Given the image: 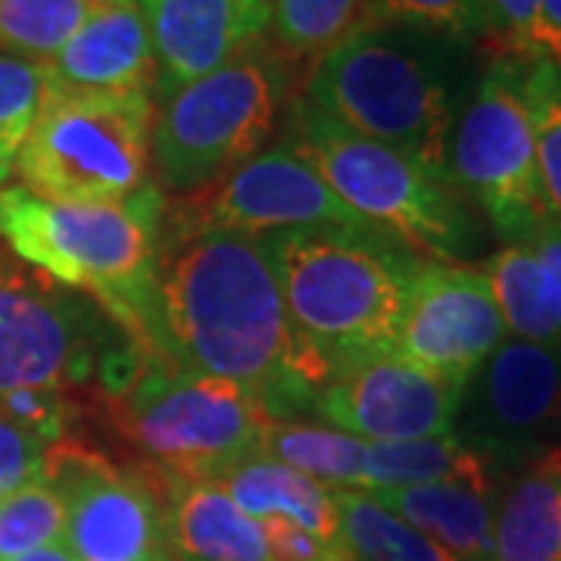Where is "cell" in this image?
I'll list each match as a JSON object with an SVG mask.
<instances>
[{"instance_id":"cell-38","label":"cell","mask_w":561,"mask_h":561,"mask_svg":"<svg viewBox=\"0 0 561 561\" xmlns=\"http://www.w3.org/2000/svg\"><path fill=\"white\" fill-rule=\"evenodd\" d=\"M537 468H540V471H546L552 481H559V486H561V440L556 443V446H549V449L542 453L540 461H537Z\"/></svg>"},{"instance_id":"cell-23","label":"cell","mask_w":561,"mask_h":561,"mask_svg":"<svg viewBox=\"0 0 561 561\" xmlns=\"http://www.w3.org/2000/svg\"><path fill=\"white\" fill-rule=\"evenodd\" d=\"M490 561H561V486L537 465L502 496Z\"/></svg>"},{"instance_id":"cell-26","label":"cell","mask_w":561,"mask_h":561,"mask_svg":"<svg viewBox=\"0 0 561 561\" xmlns=\"http://www.w3.org/2000/svg\"><path fill=\"white\" fill-rule=\"evenodd\" d=\"M337 505L343 540L356 561H461L365 490H337Z\"/></svg>"},{"instance_id":"cell-24","label":"cell","mask_w":561,"mask_h":561,"mask_svg":"<svg viewBox=\"0 0 561 561\" xmlns=\"http://www.w3.org/2000/svg\"><path fill=\"white\" fill-rule=\"evenodd\" d=\"M368 443L343 434L337 427H321L306 421H272L262 437V456L300 471L312 481L362 490V465Z\"/></svg>"},{"instance_id":"cell-16","label":"cell","mask_w":561,"mask_h":561,"mask_svg":"<svg viewBox=\"0 0 561 561\" xmlns=\"http://www.w3.org/2000/svg\"><path fill=\"white\" fill-rule=\"evenodd\" d=\"M157 54V101L209 76L268 32L272 0H144Z\"/></svg>"},{"instance_id":"cell-10","label":"cell","mask_w":561,"mask_h":561,"mask_svg":"<svg viewBox=\"0 0 561 561\" xmlns=\"http://www.w3.org/2000/svg\"><path fill=\"white\" fill-rule=\"evenodd\" d=\"M201 194L206 197L187 203L184 216H175L172 231H375L284 140L256 153Z\"/></svg>"},{"instance_id":"cell-7","label":"cell","mask_w":561,"mask_h":561,"mask_svg":"<svg viewBox=\"0 0 561 561\" xmlns=\"http://www.w3.org/2000/svg\"><path fill=\"white\" fill-rule=\"evenodd\" d=\"M106 402L113 427L165 478L216 481L260 453L275 421L238 383L179 371L162 362H147Z\"/></svg>"},{"instance_id":"cell-34","label":"cell","mask_w":561,"mask_h":561,"mask_svg":"<svg viewBox=\"0 0 561 561\" xmlns=\"http://www.w3.org/2000/svg\"><path fill=\"white\" fill-rule=\"evenodd\" d=\"M260 524L272 561H356L350 549L319 540L316 534L287 518H262Z\"/></svg>"},{"instance_id":"cell-4","label":"cell","mask_w":561,"mask_h":561,"mask_svg":"<svg viewBox=\"0 0 561 561\" xmlns=\"http://www.w3.org/2000/svg\"><path fill=\"white\" fill-rule=\"evenodd\" d=\"M324 184L375 231L409 253L459 260L474 243V221L453 179L434 175L405 153L343 128L302 94L287 103V135Z\"/></svg>"},{"instance_id":"cell-28","label":"cell","mask_w":561,"mask_h":561,"mask_svg":"<svg viewBox=\"0 0 561 561\" xmlns=\"http://www.w3.org/2000/svg\"><path fill=\"white\" fill-rule=\"evenodd\" d=\"M62 530L66 493L57 481L44 478L0 496V561L62 542Z\"/></svg>"},{"instance_id":"cell-14","label":"cell","mask_w":561,"mask_h":561,"mask_svg":"<svg viewBox=\"0 0 561 561\" xmlns=\"http://www.w3.org/2000/svg\"><path fill=\"white\" fill-rule=\"evenodd\" d=\"M62 471V546L79 561H169V524L157 486L98 459L69 453Z\"/></svg>"},{"instance_id":"cell-25","label":"cell","mask_w":561,"mask_h":561,"mask_svg":"<svg viewBox=\"0 0 561 561\" xmlns=\"http://www.w3.org/2000/svg\"><path fill=\"white\" fill-rule=\"evenodd\" d=\"M268 28L287 57L319 62L381 25L368 0H272Z\"/></svg>"},{"instance_id":"cell-36","label":"cell","mask_w":561,"mask_h":561,"mask_svg":"<svg viewBox=\"0 0 561 561\" xmlns=\"http://www.w3.org/2000/svg\"><path fill=\"white\" fill-rule=\"evenodd\" d=\"M527 243L540 253L546 265L556 272V278L561 280V221L549 219L534 238H527Z\"/></svg>"},{"instance_id":"cell-29","label":"cell","mask_w":561,"mask_h":561,"mask_svg":"<svg viewBox=\"0 0 561 561\" xmlns=\"http://www.w3.org/2000/svg\"><path fill=\"white\" fill-rule=\"evenodd\" d=\"M522 79L537 140L542 197L549 213L561 221V66L552 60H524Z\"/></svg>"},{"instance_id":"cell-11","label":"cell","mask_w":561,"mask_h":561,"mask_svg":"<svg viewBox=\"0 0 561 561\" xmlns=\"http://www.w3.org/2000/svg\"><path fill=\"white\" fill-rule=\"evenodd\" d=\"M505 334L483 268L421 262L397 337L402 359L465 390Z\"/></svg>"},{"instance_id":"cell-6","label":"cell","mask_w":561,"mask_h":561,"mask_svg":"<svg viewBox=\"0 0 561 561\" xmlns=\"http://www.w3.org/2000/svg\"><path fill=\"white\" fill-rule=\"evenodd\" d=\"M302 98L343 128L453 179L449 91L434 66L390 32L371 28L316 62Z\"/></svg>"},{"instance_id":"cell-20","label":"cell","mask_w":561,"mask_h":561,"mask_svg":"<svg viewBox=\"0 0 561 561\" xmlns=\"http://www.w3.org/2000/svg\"><path fill=\"white\" fill-rule=\"evenodd\" d=\"M368 496L440 542L456 559H493V493H481L465 483H419L371 490Z\"/></svg>"},{"instance_id":"cell-21","label":"cell","mask_w":561,"mask_h":561,"mask_svg":"<svg viewBox=\"0 0 561 561\" xmlns=\"http://www.w3.org/2000/svg\"><path fill=\"white\" fill-rule=\"evenodd\" d=\"M419 483H465L481 493L496 486V459L456 434L424 440L368 443L362 465V490L419 486Z\"/></svg>"},{"instance_id":"cell-27","label":"cell","mask_w":561,"mask_h":561,"mask_svg":"<svg viewBox=\"0 0 561 561\" xmlns=\"http://www.w3.org/2000/svg\"><path fill=\"white\" fill-rule=\"evenodd\" d=\"M88 10L91 0H0V50L25 60H54Z\"/></svg>"},{"instance_id":"cell-3","label":"cell","mask_w":561,"mask_h":561,"mask_svg":"<svg viewBox=\"0 0 561 561\" xmlns=\"http://www.w3.org/2000/svg\"><path fill=\"white\" fill-rule=\"evenodd\" d=\"M162 213L157 184L116 203L44 201L25 187H7L0 238L47 278L94 294L140 350L153 319Z\"/></svg>"},{"instance_id":"cell-13","label":"cell","mask_w":561,"mask_h":561,"mask_svg":"<svg viewBox=\"0 0 561 561\" xmlns=\"http://www.w3.org/2000/svg\"><path fill=\"white\" fill-rule=\"evenodd\" d=\"M461 387L440 381L400 353L337 371L312 400V412L365 443L449 437L461 412Z\"/></svg>"},{"instance_id":"cell-8","label":"cell","mask_w":561,"mask_h":561,"mask_svg":"<svg viewBox=\"0 0 561 561\" xmlns=\"http://www.w3.org/2000/svg\"><path fill=\"white\" fill-rule=\"evenodd\" d=\"M153 94H91L47 84L16 157L22 187L62 203H116L147 187Z\"/></svg>"},{"instance_id":"cell-1","label":"cell","mask_w":561,"mask_h":561,"mask_svg":"<svg viewBox=\"0 0 561 561\" xmlns=\"http://www.w3.org/2000/svg\"><path fill=\"white\" fill-rule=\"evenodd\" d=\"M140 353L238 383L275 421L312 409L331 381L294 328L265 234L172 231L157 262L153 319Z\"/></svg>"},{"instance_id":"cell-35","label":"cell","mask_w":561,"mask_h":561,"mask_svg":"<svg viewBox=\"0 0 561 561\" xmlns=\"http://www.w3.org/2000/svg\"><path fill=\"white\" fill-rule=\"evenodd\" d=\"M542 60L561 66V0H540Z\"/></svg>"},{"instance_id":"cell-30","label":"cell","mask_w":561,"mask_h":561,"mask_svg":"<svg viewBox=\"0 0 561 561\" xmlns=\"http://www.w3.org/2000/svg\"><path fill=\"white\" fill-rule=\"evenodd\" d=\"M47 62L0 54V181L16 165L22 144L47 98Z\"/></svg>"},{"instance_id":"cell-33","label":"cell","mask_w":561,"mask_h":561,"mask_svg":"<svg viewBox=\"0 0 561 561\" xmlns=\"http://www.w3.org/2000/svg\"><path fill=\"white\" fill-rule=\"evenodd\" d=\"M54 446L13 421L0 419V496L25 483L44 481L54 461Z\"/></svg>"},{"instance_id":"cell-31","label":"cell","mask_w":561,"mask_h":561,"mask_svg":"<svg viewBox=\"0 0 561 561\" xmlns=\"http://www.w3.org/2000/svg\"><path fill=\"white\" fill-rule=\"evenodd\" d=\"M381 28L405 25L461 44H493L483 0H368Z\"/></svg>"},{"instance_id":"cell-39","label":"cell","mask_w":561,"mask_h":561,"mask_svg":"<svg viewBox=\"0 0 561 561\" xmlns=\"http://www.w3.org/2000/svg\"><path fill=\"white\" fill-rule=\"evenodd\" d=\"M0 184H3V181H0Z\"/></svg>"},{"instance_id":"cell-17","label":"cell","mask_w":561,"mask_h":561,"mask_svg":"<svg viewBox=\"0 0 561 561\" xmlns=\"http://www.w3.org/2000/svg\"><path fill=\"white\" fill-rule=\"evenodd\" d=\"M50 84L91 94H157V54L144 0H91L79 32L47 60Z\"/></svg>"},{"instance_id":"cell-18","label":"cell","mask_w":561,"mask_h":561,"mask_svg":"<svg viewBox=\"0 0 561 561\" xmlns=\"http://www.w3.org/2000/svg\"><path fill=\"white\" fill-rule=\"evenodd\" d=\"M165 483L169 546L181 561H272L262 524L221 483L206 478H165Z\"/></svg>"},{"instance_id":"cell-12","label":"cell","mask_w":561,"mask_h":561,"mask_svg":"<svg viewBox=\"0 0 561 561\" xmlns=\"http://www.w3.org/2000/svg\"><path fill=\"white\" fill-rule=\"evenodd\" d=\"M103 328L54 287L0 262V400L84 381Z\"/></svg>"},{"instance_id":"cell-37","label":"cell","mask_w":561,"mask_h":561,"mask_svg":"<svg viewBox=\"0 0 561 561\" xmlns=\"http://www.w3.org/2000/svg\"><path fill=\"white\" fill-rule=\"evenodd\" d=\"M10 561H79L62 542H54V546H41V549H32L25 556H16Z\"/></svg>"},{"instance_id":"cell-5","label":"cell","mask_w":561,"mask_h":561,"mask_svg":"<svg viewBox=\"0 0 561 561\" xmlns=\"http://www.w3.org/2000/svg\"><path fill=\"white\" fill-rule=\"evenodd\" d=\"M290 103V69L265 41L162 101L150 160L162 187L201 194L262 153Z\"/></svg>"},{"instance_id":"cell-15","label":"cell","mask_w":561,"mask_h":561,"mask_svg":"<svg viewBox=\"0 0 561 561\" xmlns=\"http://www.w3.org/2000/svg\"><path fill=\"white\" fill-rule=\"evenodd\" d=\"M471 434L461 437L500 461L522 456L561 424V346L505 337L461 393Z\"/></svg>"},{"instance_id":"cell-19","label":"cell","mask_w":561,"mask_h":561,"mask_svg":"<svg viewBox=\"0 0 561 561\" xmlns=\"http://www.w3.org/2000/svg\"><path fill=\"white\" fill-rule=\"evenodd\" d=\"M216 483L225 486V493L241 505L250 518H287L300 524L302 530L316 534L319 540L331 546H343L341 505H337V486L312 481L300 471L268 459V456H250L228 468Z\"/></svg>"},{"instance_id":"cell-22","label":"cell","mask_w":561,"mask_h":561,"mask_svg":"<svg viewBox=\"0 0 561 561\" xmlns=\"http://www.w3.org/2000/svg\"><path fill=\"white\" fill-rule=\"evenodd\" d=\"M505 331L518 341L561 346V280L527 241L505 243L483 265Z\"/></svg>"},{"instance_id":"cell-32","label":"cell","mask_w":561,"mask_h":561,"mask_svg":"<svg viewBox=\"0 0 561 561\" xmlns=\"http://www.w3.org/2000/svg\"><path fill=\"white\" fill-rule=\"evenodd\" d=\"M500 57L542 60L540 0H483Z\"/></svg>"},{"instance_id":"cell-9","label":"cell","mask_w":561,"mask_h":561,"mask_svg":"<svg viewBox=\"0 0 561 561\" xmlns=\"http://www.w3.org/2000/svg\"><path fill=\"white\" fill-rule=\"evenodd\" d=\"M522 69L515 57L493 62L449 140V175L459 194L481 206L505 243L527 241L556 219L542 197Z\"/></svg>"},{"instance_id":"cell-2","label":"cell","mask_w":561,"mask_h":561,"mask_svg":"<svg viewBox=\"0 0 561 561\" xmlns=\"http://www.w3.org/2000/svg\"><path fill=\"white\" fill-rule=\"evenodd\" d=\"M294 328L331 378L397 353L421 260L381 231L265 234Z\"/></svg>"}]
</instances>
